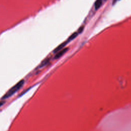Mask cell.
Here are the masks:
<instances>
[{"instance_id": "1", "label": "cell", "mask_w": 131, "mask_h": 131, "mask_svg": "<svg viewBox=\"0 0 131 131\" xmlns=\"http://www.w3.org/2000/svg\"><path fill=\"white\" fill-rule=\"evenodd\" d=\"M25 83V81L24 80H21L20 81L18 84H16V85H14L12 88H11L6 94L5 95L2 97V99H6V98H8L10 97V96H12L15 93H16L17 91H18L23 86Z\"/></svg>"}, {"instance_id": "2", "label": "cell", "mask_w": 131, "mask_h": 131, "mask_svg": "<svg viewBox=\"0 0 131 131\" xmlns=\"http://www.w3.org/2000/svg\"><path fill=\"white\" fill-rule=\"evenodd\" d=\"M68 50H69L68 48H64L62 49V50H61L59 52L56 53V56H54V59L57 60V59L60 58V57H62L64 55V54L66 53Z\"/></svg>"}, {"instance_id": "3", "label": "cell", "mask_w": 131, "mask_h": 131, "mask_svg": "<svg viewBox=\"0 0 131 131\" xmlns=\"http://www.w3.org/2000/svg\"><path fill=\"white\" fill-rule=\"evenodd\" d=\"M67 42H68L67 41V42H65L61 44L56 49H55L54 50L53 53H58V52H59L60 51L62 50L64 48V47L67 45Z\"/></svg>"}, {"instance_id": "4", "label": "cell", "mask_w": 131, "mask_h": 131, "mask_svg": "<svg viewBox=\"0 0 131 131\" xmlns=\"http://www.w3.org/2000/svg\"><path fill=\"white\" fill-rule=\"evenodd\" d=\"M50 59L49 58H47L45 59V60H44L40 63V66H38V68H42V67H44V66H45L46 65H47V64L49 63V62H50Z\"/></svg>"}, {"instance_id": "5", "label": "cell", "mask_w": 131, "mask_h": 131, "mask_svg": "<svg viewBox=\"0 0 131 131\" xmlns=\"http://www.w3.org/2000/svg\"><path fill=\"white\" fill-rule=\"evenodd\" d=\"M103 0H96V1L95 4V10H97L99 9L102 4Z\"/></svg>"}, {"instance_id": "6", "label": "cell", "mask_w": 131, "mask_h": 131, "mask_svg": "<svg viewBox=\"0 0 131 131\" xmlns=\"http://www.w3.org/2000/svg\"><path fill=\"white\" fill-rule=\"evenodd\" d=\"M78 33L77 32H75L73 33V34L68 38V39L67 40V42H69L71 41L72 40H73L76 37L78 36Z\"/></svg>"}, {"instance_id": "7", "label": "cell", "mask_w": 131, "mask_h": 131, "mask_svg": "<svg viewBox=\"0 0 131 131\" xmlns=\"http://www.w3.org/2000/svg\"><path fill=\"white\" fill-rule=\"evenodd\" d=\"M83 29H84V27H81L79 30H78V33H80V32H82V31L83 30Z\"/></svg>"}, {"instance_id": "8", "label": "cell", "mask_w": 131, "mask_h": 131, "mask_svg": "<svg viewBox=\"0 0 131 131\" xmlns=\"http://www.w3.org/2000/svg\"><path fill=\"white\" fill-rule=\"evenodd\" d=\"M4 104H5V102L4 101L0 102V107H1V106H2Z\"/></svg>"}, {"instance_id": "9", "label": "cell", "mask_w": 131, "mask_h": 131, "mask_svg": "<svg viewBox=\"0 0 131 131\" xmlns=\"http://www.w3.org/2000/svg\"><path fill=\"white\" fill-rule=\"evenodd\" d=\"M118 1H119V0H113V4L114 5Z\"/></svg>"}]
</instances>
